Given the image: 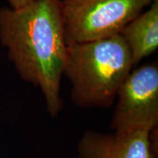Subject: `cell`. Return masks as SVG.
<instances>
[{"label":"cell","mask_w":158,"mask_h":158,"mask_svg":"<svg viewBox=\"0 0 158 158\" xmlns=\"http://www.w3.org/2000/svg\"><path fill=\"white\" fill-rule=\"evenodd\" d=\"M0 40L21 78L40 87L49 114L56 116L63 106L60 87L68 48L59 0L0 8Z\"/></svg>","instance_id":"6da1fadb"},{"label":"cell","mask_w":158,"mask_h":158,"mask_svg":"<svg viewBox=\"0 0 158 158\" xmlns=\"http://www.w3.org/2000/svg\"><path fill=\"white\" fill-rule=\"evenodd\" d=\"M129 47L120 35L68 45L63 75L71 98L82 108H108L132 71Z\"/></svg>","instance_id":"7a4b0ae2"},{"label":"cell","mask_w":158,"mask_h":158,"mask_svg":"<svg viewBox=\"0 0 158 158\" xmlns=\"http://www.w3.org/2000/svg\"><path fill=\"white\" fill-rule=\"evenodd\" d=\"M67 45L119 35L152 0H59Z\"/></svg>","instance_id":"3957f363"},{"label":"cell","mask_w":158,"mask_h":158,"mask_svg":"<svg viewBox=\"0 0 158 158\" xmlns=\"http://www.w3.org/2000/svg\"><path fill=\"white\" fill-rule=\"evenodd\" d=\"M110 121L114 131L157 129L158 124V67L142 65L130 72L118 89Z\"/></svg>","instance_id":"277c9868"},{"label":"cell","mask_w":158,"mask_h":158,"mask_svg":"<svg viewBox=\"0 0 158 158\" xmlns=\"http://www.w3.org/2000/svg\"><path fill=\"white\" fill-rule=\"evenodd\" d=\"M155 130L113 133L86 131L79 141L78 158H155Z\"/></svg>","instance_id":"5b68a950"},{"label":"cell","mask_w":158,"mask_h":158,"mask_svg":"<svg viewBox=\"0 0 158 158\" xmlns=\"http://www.w3.org/2000/svg\"><path fill=\"white\" fill-rule=\"evenodd\" d=\"M129 47L133 64L155 53L158 48V0L125 26L119 34Z\"/></svg>","instance_id":"8992f818"},{"label":"cell","mask_w":158,"mask_h":158,"mask_svg":"<svg viewBox=\"0 0 158 158\" xmlns=\"http://www.w3.org/2000/svg\"><path fill=\"white\" fill-rule=\"evenodd\" d=\"M12 9H20L32 2L34 0H7Z\"/></svg>","instance_id":"52a82bcc"}]
</instances>
